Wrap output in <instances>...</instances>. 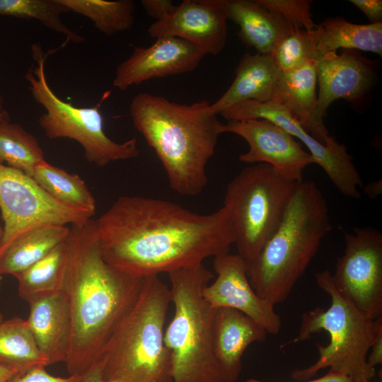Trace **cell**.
Segmentation results:
<instances>
[{
  "label": "cell",
  "instance_id": "cell-30",
  "mask_svg": "<svg viewBox=\"0 0 382 382\" xmlns=\"http://www.w3.org/2000/svg\"><path fill=\"white\" fill-rule=\"evenodd\" d=\"M69 12L59 0H0V16L35 20L66 37V42L81 43L83 36L67 27L62 14Z\"/></svg>",
  "mask_w": 382,
  "mask_h": 382
},
{
  "label": "cell",
  "instance_id": "cell-1",
  "mask_svg": "<svg viewBox=\"0 0 382 382\" xmlns=\"http://www.w3.org/2000/svg\"><path fill=\"white\" fill-rule=\"evenodd\" d=\"M105 260L133 277L197 267L228 253L235 242L232 217L223 206L198 214L175 202L121 196L96 219Z\"/></svg>",
  "mask_w": 382,
  "mask_h": 382
},
{
  "label": "cell",
  "instance_id": "cell-37",
  "mask_svg": "<svg viewBox=\"0 0 382 382\" xmlns=\"http://www.w3.org/2000/svg\"><path fill=\"white\" fill-rule=\"evenodd\" d=\"M245 382H266L255 378H248ZM301 382H352L349 378L328 371L325 376L314 380H308Z\"/></svg>",
  "mask_w": 382,
  "mask_h": 382
},
{
  "label": "cell",
  "instance_id": "cell-28",
  "mask_svg": "<svg viewBox=\"0 0 382 382\" xmlns=\"http://www.w3.org/2000/svg\"><path fill=\"white\" fill-rule=\"evenodd\" d=\"M69 11L90 19L107 35L129 30L134 23L135 4L132 0H59Z\"/></svg>",
  "mask_w": 382,
  "mask_h": 382
},
{
  "label": "cell",
  "instance_id": "cell-27",
  "mask_svg": "<svg viewBox=\"0 0 382 382\" xmlns=\"http://www.w3.org/2000/svg\"><path fill=\"white\" fill-rule=\"evenodd\" d=\"M27 175L59 202L95 214L96 199L78 174L69 173L45 160Z\"/></svg>",
  "mask_w": 382,
  "mask_h": 382
},
{
  "label": "cell",
  "instance_id": "cell-10",
  "mask_svg": "<svg viewBox=\"0 0 382 382\" xmlns=\"http://www.w3.org/2000/svg\"><path fill=\"white\" fill-rule=\"evenodd\" d=\"M0 209L4 221L0 256L18 237L47 224H81L89 212L64 205L50 197L24 172L0 160Z\"/></svg>",
  "mask_w": 382,
  "mask_h": 382
},
{
  "label": "cell",
  "instance_id": "cell-33",
  "mask_svg": "<svg viewBox=\"0 0 382 382\" xmlns=\"http://www.w3.org/2000/svg\"><path fill=\"white\" fill-rule=\"evenodd\" d=\"M85 375L55 376L49 374L45 366H38L24 374L13 376L8 382H82Z\"/></svg>",
  "mask_w": 382,
  "mask_h": 382
},
{
  "label": "cell",
  "instance_id": "cell-43",
  "mask_svg": "<svg viewBox=\"0 0 382 382\" xmlns=\"http://www.w3.org/2000/svg\"><path fill=\"white\" fill-rule=\"evenodd\" d=\"M3 320H4L3 315L1 314V313H0V323L2 322Z\"/></svg>",
  "mask_w": 382,
  "mask_h": 382
},
{
  "label": "cell",
  "instance_id": "cell-42",
  "mask_svg": "<svg viewBox=\"0 0 382 382\" xmlns=\"http://www.w3.org/2000/svg\"><path fill=\"white\" fill-rule=\"evenodd\" d=\"M2 234H3V228L0 226V241H1V237H2ZM1 278L0 277V287H1Z\"/></svg>",
  "mask_w": 382,
  "mask_h": 382
},
{
  "label": "cell",
  "instance_id": "cell-13",
  "mask_svg": "<svg viewBox=\"0 0 382 382\" xmlns=\"http://www.w3.org/2000/svg\"><path fill=\"white\" fill-rule=\"evenodd\" d=\"M231 132L244 139L248 150L239 160L248 164L265 163L286 178L299 182L303 172L314 163L311 154L295 138L274 122L265 119L228 121L222 133Z\"/></svg>",
  "mask_w": 382,
  "mask_h": 382
},
{
  "label": "cell",
  "instance_id": "cell-11",
  "mask_svg": "<svg viewBox=\"0 0 382 382\" xmlns=\"http://www.w3.org/2000/svg\"><path fill=\"white\" fill-rule=\"evenodd\" d=\"M345 251L331 275L336 291L371 320L382 317V233L373 227L344 232Z\"/></svg>",
  "mask_w": 382,
  "mask_h": 382
},
{
  "label": "cell",
  "instance_id": "cell-25",
  "mask_svg": "<svg viewBox=\"0 0 382 382\" xmlns=\"http://www.w3.org/2000/svg\"><path fill=\"white\" fill-rule=\"evenodd\" d=\"M0 364L16 375L48 365L26 320L13 317L0 323Z\"/></svg>",
  "mask_w": 382,
  "mask_h": 382
},
{
  "label": "cell",
  "instance_id": "cell-16",
  "mask_svg": "<svg viewBox=\"0 0 382 382\" xmlns=\"http://www.w3.org/2000/svg\"><path fill=\"white\" fill-rule=\"evenodd\" d=\"M204 56L187 40L161 37L149 47H135L131 55L117 66L112 84L125 91L149 79L192 71Z\"/></svg>",
  "mask_w": 382,
  "mask_h": 382
},
{
  "label": "cell",
  "instance_id": "cell-39",
  "mask_svg": "<svg viewBox=\"0 0 382 382\" xmlns=\"http://www.w3.org/2000/svg\"><path fill=\"white\" fill-rule=\"evenodd\" d=\"M365 192L368 195V196L375 198L381 192V180L377 181L376 183H372L369 185H368L365 187Z\"/></svg>",
  "mask_w": 382,
  "mask_h": 382
},
{
  "label": "cell",
  "instance_id": "cell-22",
  "mask_svg": "<svg viewBox=\"0 0 382 382\" xmlns=\"http://www.w3.org/2000/svg\"><path fill=\"white\" fill-rule=\"evenodd\" d=\"M280 74L270 54L245 53L236 69V77L231 85L217 100L210 104L211 110L219 115L244 101H271Z\"/></svg>",
  "mask_w": 382,
  "mask_h": 382
},
{
  "label": "cell",
  "instance_id": "cell-38",
  "mask_svg": "<svg viewBox=\"0 0 382 382\" xmlns=\"http://www.w3.org/2000/svg\"><path fill=\"white\" fill-rule=\"evenodd\" d=\"M82 382H117L114 381L105 380L101 373V369L99 364L95 366L92 369L87 372Z\"/></svg>",
  "mask_w": 382,
  "mask_h": 382
},
{
  "label": "cell",
  "instance_id": "cell-5",
  "mask_svg": "<svg viewBox=\"0 0 382 382\" xmlns=\"http://www.w3.org/2000/svg\"><path fill=\"white\" fill-rule=\"evenodd\" d=\"M170 288L158 275L143 278L139 291L108 341L98 364L117 382H171L170 354L164 341Z\"/></svg>",
  "mask_w": 382,
  "mask_h": 382
},
{
  "label": "cell",
  "instance_id": "cell-29",
  "mask_svg": "<svg viewBox=\"0 0 382 382\" xmlns=\"http://www.w3.org/2000/svg\"><path fill=\"white\" fill-rule=\"evenodd\" d=\"M0 160L28 174L45 161L37 139L21 125L0 121Z\"/></svg>",
  "mask_w": 382,
  "mask_h": 382
},
{
  "label": "cell",
  "instance_id": "cell-41",
  "mask_svg": "<svg viewBox=\"0 0 382 382\" xmlns=\"http://www.w3.org/2000/svg\"><path fill=\"white\" fill-rule=\"evenodd\" d=\"M0 119L3 121H9V114L5 108V102L0 91Z\"/></svg>",
  "mask_w": 382,
  "mask_h": 382
},
{
  "label": "cell",
  "instance_id": "cell-34",
  "mask_svg": "<svg viewBox=\"0 0 382 382\" xmlns=\"http://www.w3.org/2000/svg\"><path fill=\"white\" fill-rule=\"evenodd\" d=\"M141 4L146 14L156 21L163 19L176 8L170 0H141Z\"/></svg>",
  "mask_w": 382,
  "mask_h": 382
},
{
  "label": "cell",
  "instance_id": "cell-21",
  "mask_svg": "<svg viewBox=\"0 0 382 382\" xmlns=\"http://www.w3.org/2000/svg\"><path fill=\"white\" fill-rule=\"evenodd\" d=\"M228 19L239 26L238 36L257 53L271 54L279 41L294 28L259 0H224Z\"/></svg>",
  "mask_w": 382,
  "mask_h": 382
},
{
  "label": "cell",
  "instance_id": "cell-18",
  "mask_svg": "<svg viewBox=\"0 0 382 382\" xmlns=\"http://www.w3.org/2000/svg\"><path fill=\"white\" fill-rule=\"evenodd\" d=\"M264 328L242 312L216 308L212 320L213 352L225 382H235L242 370V357L253 342H263Z\"/></svg>",
  "mask_w": 382,
  "mask_h": 382
},
{
  "label": "cell",
  "instance_id": "cell-17",
  "mask_svg": "<svg viewBox=\"0 0 382 382\" xmlns=\"http://www.w3.org/2000/svg\"><path fill=\"white\" fill-rule=\"evenodd\" d=\"M316 68L319 86L316 111L323 121L332 102L359 98L374 83L372 65L356 50L327 53L316 61Z\"/></svg>",
  "mask_w": 382,
  "mask_h": 382
},
{
  "label": "cell",
  "instance_id": "cell-15",
  "mask_svg": "<svg viewBox=\"0 0 382 382\" xmlns=\"http://www.w3.org/2000/svg\"><path fill=\"white\" fill-rule=\"evenodd\" d=\"M224 0H184L173 13L148 28L151 37H176L195 45L204 55L219 54L225 47L227 17Z\"/></svg>",
  "mask_w": 382,
  "mask_h": 382
},
{
  "label": "cell",
  "instance_id": "cell-26",
  "mask_svg": "<svg viewBox=\"0 0 382 382\" xmlns=\"http://www.w3.org/2000/svg\"><path fill=\"white\" fill-rule=\"evenodd\" d=\"M66 238L42 259L15 277L18 295L23 300L29 303L62 291L68 257Z\"/></svg>",
  "mask_w": 382,
  "mask_h": 382
},
{
  "label": "cell",
  "instance_id": "cell-20",
  "mask_svg": "<svg viewBox=\"0 0 382 382\" xmlns=\"http://www.w3.org/2000/svg\"><path fill=\"white\" fill-rule=\"evenodd\" d=\"M317 83L315 61L296 70L281 72L272 100L284 107L316 139L327 144L333 137L317 115Z\"/></svg>",
  "mask_w": 382,
  "mask_h": 382
},
{
  "label": "cell",
  "instance_id": "cell-45",
  "mask_svg": "<svg viewBox=\"0 0 382 382\" xmlns=\"http://www.w3.org/2000/svg\"><path fill=\"white\" fill-rule=\"evenodd\" d=\"M369 382H371V381H369Z\"/></svg>",
  "mask_w": 382,
  "mask_h": 382
},
{
  "label": "cell",
  "instance_id": "cell-23",
  "mask_svg": "<svg viewBox=\"0 0 382 382\" xmlns=\"http://www.w3.org/2000/svg\"><path fill=\"white\" fill-rule=\"evenodd\" d=\"M316 61L338 49L363 50L382 55V22L356 24L337 17L322 21L312 30Z\"/></svg>",
  "mask_w": 382,
  "mask_h": 382
},
{
  "label": "cell",
  "instance_id": "cell-35",
  "mask_svg": "<svg viewBox=\"0 0 382 382\" xmlns=\"http://www.w3.org/2000/svg\"><path fill=\"white\" fill-rule=\"evenodd\" d=\"M368 18L370 23L382 22L381 0H349Z\"/></svg>",
  "mask_w": 382,
  "mask_h": 382
},
{
  "label": "cell",
  "instance_id": "cell-9",
  "mask_svg": "<svg viewBox=\"0 0 382 382\" xmlns=\"http://www.w3.org/2000/svg\"><path fill=\"white\" fill-rule=\"evenodd\" d=\"M31 50L35 64L29 67L25 79L33 98L45 110L38 122L48 139L67 138L77 141L83 149L87 161L98 167L139 155L136 137L117 143L108 137L100 104L80 108L59 98L45 75V64L50 53H44L39 43L33 44Z\"/></svg>",
  "mask_w": 382,
  "mask_h": 382
},
{
  "label": "cell",
  "instance_id": "cell-24",
  "mask_svg": "<svg viewBox=\"0 0 382 382\" xmlns=\"http://www.w3.org/2000/svg\"><path fill=\"white\" fill-rule=\"evenodd\" d=\"M69 231L66 225L47 224L25 232L0 256V277L23 272L65 241Z\"/></svg>",
  "mask_w": 382,
  "mask_h": 382
},
{
  "label": "cell",
  "instance_id": "cell-4",
  "mask_svg": "<svg viewBox=\"0 0 382 382\" xmlns=\"http://www.w3.org/2000/svg\"><path fill=\"white\" fill-rule=\"evenodd\" d=\"M331 228L320 190L313 181L298 182L277 230L257 257L246 262L255 293L274 306L286 301Z\"/></svg>",
  "mask_w": 382,
  "mask_h": 382
},
{
  "label": "cell",
  "instance_id": "cell-2",
  "mask_svg": "<svg viewBox=\"0 0 382 382\" xmlns=\"http://www.w3.org/2000/svg\"><path fill=\"white\" fill-rule=\"evenodd\" d=\"M62 291L67 299L71 338L65 363L71 374L96 366L120 320L135 300L143 278L133 277L104 259L96 219L72 224Z\"/></svg>",
  "mask_w": 382,
  "mask_h": 382
},
{
  "label": "cell",
  "instance_id": "cell-14",
  "mask_svg": "<svg viewBox=\"0 0 382 382\" xmlns=\"http://www.w3.org/2000/svg\"><path fill=\"white\" fill-rule=\"evenodd\" d=\"M216 278L202 291L205 301L213 308L239 311L262 325L267 334L277 335L281 318L274 305L260 298L251 286L246 272V262L230 253L214 257Z\"/></svg>",
  "mask_w": 382,
  "mask_h": 382
},
{
  "label": "cell",
  "instance_id": "cell-3",
  "mask_svg": "<svg viewBox=\"0 0 382 382\" xmlns=\"http://www.w3.org/2000/svg\"><path fill=\"white\" fill-rule=\"evenodd\" d=\"M210 104H180L139 93L129 105L134 126L161 161L170 187L182 195L200 194L208 182L207 164L224 125Z\"/></svg>",
  "mask_w": 382,
  "mask_h": 382
},
{
  "label": "cell",
  "instance_id": "cell-8",
  "mask_svg": "<svg viewBox=\"0 0 382 382\" xmlns=\"http://www.w3.org/2000/svg\"><path fill=\"white\" fill-rule=\"evenodd\" d=\"M298 182L272 166H248L228 184L224 206L230 211L237 254L254 260L279 226Z\"/></svg>",
  "mask_w": 382,
  "mask_h": 382
},
{
  "label": "cell",
  "instance_id": "cell-44",
  "mask_svg": "<svg viewBox=\"0 0 382 382\" xmlns=\"http://www.w3.org/2000/svg\"><path fill=\"white\" fill-rule=\"evenodd\" d=\"M0 121H3V120L0 119Z\"/></svg>",
  "mask_w": 382,
  "mask_h": 382
},
{
  "label": "cell",
  "instance_id": "cell-31",
  "mask_svg": "<svg viewBox=\"0 0 382 382\" xmlns=\"http://www.w3.org/2000/svg\"><path fill=\"white\" fill-rule=\"evenodd\" d=\"M270 56L282 73L296 70L310 62H316L312 31L293 30L279 41Z\"/></svg>",
  "mask_w": 382,
  "mask_h": 382
},
{
  "label": "cell",
  "instance_id": "cell-40",
  "mask_svg": "<svg viewBox=\"0 0 382 382\" xmlns=\"http://www.w3.org/2000/svg\"><path fill=\"white\" fill-rule=\"evenodd\" d=\"M15 375L12 371L0 364V382H8Z\"/></svg>",
  "mask_w": 382,
  "mask_h": 382
},
{
  "label": "cell",
  "instance_id": "cell-6",
  "mask_svg": "<svg viewBox=\"0 0 382 382\" xmlns=\"http://www.w3.org/2000/svg\"><path fill=\"white\" fill-rule=\"evenodd\" d=\"M328 270L316 274V284L330 297L328 308H316L301 317L298 335L284 345L308 340L325 331L330 337L326 346L318 344V359L311 366L295 369L291 377L301 381L313 377L327 367L329 371L345 376L352 382H369L376 376L375 368L367 362L374 337L377 319L371 320L342 298L335 289Z\"/></svg>",
  "mask_w": 382,
  "mask_h": 382
},
{
  "label": "cell",
  "instance_id": "cell-32",
  "mask_svg": "<svg viewBox=\"0 0 382 382\" xmlns=\"http://www.w3.org/2000/svg\"><path fill=\"white\" fill-rule=\"evenodd\" d=\"M267 8L279 14L294 29L312 31L317 28L308 0H259Z\"/></svg>",
  "mask_w": 382,
  "mask_h": 382
},
{
  "label": "cell",
  "instance_id": "cell-7",
  "mask_svg": "<svg viewBox=\"0 0 382 382\" xmlns=\"http://www.w3.org/2000/svg\"><path fill=\"white\" fill-rule=\"evenodd\" d=\"M168 274L175 307L164 333L170 354L171 382H225L212 347L215 308L202 296L213 274L202 264Z\"/></svg>",
  "mask_w": 382,
  "mask_h": 382
},
{
  "label": "cell",
  "instance_id": "cell-12",
  "mask_svg": "<svg viewBox=\"0 0 382 382\" xmlns=\"http://www.w3.org/2000/svg\"><path fill=\"white\" fill-rule=\"evenodd\" d=\"M220 114L227 121L265 119L274 122L306 146L314 163L324 170L343 195L353 199L360 197L361 178L346 146L334 137L327 144L320 143L279 103L272 100H247L231 106Z\"/></svg>",
  "mask_w": 382,
  "mask_h": 382
},
{
  "label": "cell",
  "instance_id": "cell-36",
  "mask_svg": "<svg viewBox=\"0 0 382 382\" xmlns=\"http://www.w3.org/2000/svg\"><path fill=\"white\" fill-rule=\"evenodd\" d=\"M369 355L367 362L369 366L375 368L382 363V317L377 318V326L374 337L369 348Z\"/></svg>",
  "mask_w": 382,
  "mask_h": 382
},
{
  "label": "cell",
  "instance_id": "cell-19",
  "mask_svg": "<svg viewBox=\"0 0 382 382\" xmlns=\"http://www.w3.org/2000/svg\"><path fill=\"white\" fill-rule=\"evenodd\" d=\"M26 320L48 365L66 363L71 345V320L66 296L60 292L28 303Z\"/></svg>",
  "mask_w": 382,
  "mask_h": 382
}]
</instances>
